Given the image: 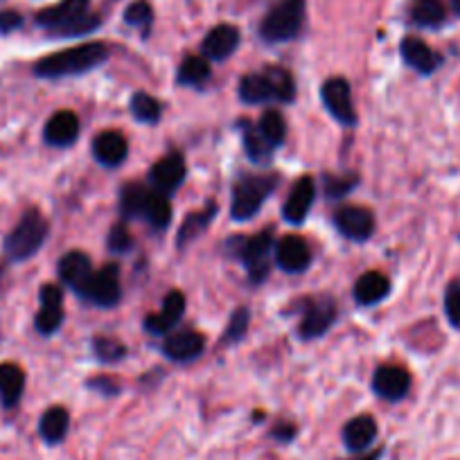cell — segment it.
Masks as SVG:
<instances>
[{
	"instance_id": "cell-1",
	"label": "cell",
	"mask_w": 460,
	"mask_h": 460,
	"mask_svg": "<svg viewBox=\"0 0 460 460\" xmlns=\"http://www.w3.org/2000/svg\"><path fill=\"white\" fill-rule=\"evenodd\" d=\"M106 57H109V50H106L104 43H86V46L68 48V50H61L57 55L43 57L34 66V73L46 79L73 77V75H82L93 70L102 61H106Z\"/></svg>"
},
{
	"instance_id": "cell-2",
	"label": "cell",
	"mask_w": 460,
	"mask_h": 460,
	"mask_svg": "<svg viewBox=\"0 0 460 460\" xmlns=\"http://www.w3.org/2000/svg\"><path fill=\"white\" fill-rule=\"evenodd\" d=\"M88 3L91 0H61L59 5L39 12L37 23L59 37H77V34L91 32L100 25V19L88 14Z\"/></svg>"
},
{
	"instance_id": "cell-3",
	"label": "cell",
	"mask_w": 460,
	"mask_h": 460,
	"mask_svg": "<svg viewBox=\"0 0 460 460\" xmlns=\"http://www.w3.org/2000/svg\"><path fill=\"white\" fill-rule=\"evenodd\" d=\"M48 237V221L39 210H28L5 237V253L14 262L32 258Z\"/></svg>"
},
{
	"instance_id": "cell-4",
	"label": "cell",
	"mask_w": 460,
	"mask_h": 460,
	"mask_svg": "<svg viewBox=\"0 0 460 460\" xmlns=\"http://www.w3.org/2000/svg\"><path fill=\"white\" fill-rule=\"evenodd\" d=\"M305 21V0H280L273 10L264 16L260 25V34L269 43L291 41L298 37Z\"/></svg>"
},
{
	"instance_id": "cell-5",
	"label": "cell",
	"mask_w": 460,
	"mask_h": 460,
	"mask_svg": "<svg viewBox=\"0 0 460 460\" xmlns=\"http://www.w3.org/2000/svg\"><path fill=\"white\" fill-rule=\"evenodd\" d=\"M278 188V176H244L233 190V219L246 221L260 212L273 190Z\"/></svg>"
},
{
	"instance_id": "cell-6",
	"label": "cell",
	"mask_w": 460,
	"mask_h": 460,
	"mask_svg": "<svg viewBox=\"0 0 460 460\" xmlns=\"http://www.w3.org/2000/svg\"><path fill=\"white\" fill-rule=\"evenodd\" d=\"M120 269L118 264H106L100 271H93L91 280L79 296L100 307H113L120 300Z\"/></svg>"
},
{
	"instance_id": "cell-7",
	"label": "cell",
	"mask_w": 460,
	"mask_h": 460,
	"mask_svg": "<svg viewBox=\"0 0 460 460\" xmlns=\"http://www.w3.org/2000/svg\"><path fill=\"white\" fill-rule=\"evenodd\" d=\"M321 97L325 109L330 111V115L336 122L345 127L357 125V111L352 104V91L350 84L345 82L343 77H332L323 84Z\"/></svg>"
},
{
	"instance_id": "cell-8",
	"label": "cell",
	"mask_w": 460,
	"mask_h": 460,
	"mask_svg": "<svg viewBox=\"0 0 460 460\" xmlns=\"http://www.w3.org/2000/svg\"><path fill=\"white\" fill-rule=\"evenodd\" d=\"M273 251V235L271 230H262L260 235L242 240V246L237 249V255L244 262L246 271L253 278V282H262L269 276V255Z\"/></svg>"
},
{
	"instance_id": "cell-9",
	"label": "cell",
	"mask_w": 460,
	"mask_h": 460,
	"mask_svg": "<svg viewBox=\"0 0 460 460\" xmlns=\"http://www.w3.org/2000/svg\"><path fill=\"white\" fill-rule=\"evenodd\" d=\"M334 224L343 237L352 242H366L375 233V215L368 208L343 206L336 210Z\"/></svg>"
},
{
	"instance_id": "cell-10",
	"label": "cell",
	"mask_w": 460,
	"mask_h": 460,
	"mask_svg": "<svg viewBox=\"0 0 460 460\" xmlns=\"http://www.w3.org/2000/svg\"><path fill=\"white\" fill-rule=\"evenodd\" d=\"M314 199H316V183H314L312 176H303L291 188L289 197H287L285 206H282V217L294 226L303 224L307 219L309 210H312Z\"/></svg>"
},
{
	"instance_id": "cell-11",
	"label": "cell",
	"mask_w": 460,
	"mask_h": 460,
	"mask_svg": "<svg viewBox=\"0 0 460 460\" xmlns=\"http://www.w3.org/2000/svg\"><path fill=\"white\" fill-rule=\"evenodd\" d=\"M411 388L409 370L402 366H379L373 377V391L388 402H397L406 397Z\"/></svg>"
},
{
	"instance_id": "cell-12",
	"label": "cell",
	"mask_w": 460,
	"mask_h": 460,
	"mask_svg": "<svg viewBox=\"0 0 460 460\" xmlns=\"http://www.w3.org/2000/svg\"><path fill=\"white\" fill-rule=\"evenodd\" d=\"M336 321V305L330 298L314 300L307 305L303 314V321H300L298 334L303 339H316L323 336Z\"/></svg>"
},
{
	"instance_id": "cell-13",
	"label": "cell",
	"mask_w": 460,
	"mask_h": 460,
	"mask_svg": "<svg viewBox=\"0 0 460 460\" xmlns=\"http://www.w3.org/2000/svg\"><path fill=\"white\" fill-rule=\"evenodd\" d=\"M64 323V294L57 285H43L41 287V309L37 314V330L41 334L50 336Z\"/></svg>"
},
{
	"instance_id": "cell-14",
	"label": "cell",
	"mask_w": 460,
	"mask_h": 460,
	"mask_svg": "<svg viewBox=\"0 0 460 460\" xmlns=\"http://www.w3.org/2000/svg\"><path fill=\"white\" fill-rule=\"evenodd\" d=\"M185 179V163L179 154H170L163 161H158L156 165L149 170V181L154 185V192L158 194H170L176 188H181Z\"/></svg>"
},
{
	"instance_id": "cell-15",
	"label": "cell",
	"mask_w": 460,
	"mask_h": 460,
	"mask_svg": "<svg viewBox=\"0 0 460 460\" xmlns=\"http://www.w3.org/2000/svg\"><path fill=\"white\" fill-rule=\"evenodd\" d=\"M276 262L282 271L287 273H300L309 267L312 262V253L303 237L287 235L278 242L276 246Z\"/></svg>"
},
{
	"instance_id": "cell-16",
	"label": "cell",
	"mask_w": 460,
	"mask_h": 460,
	"mask_svg": "<svg viewBox=\"0 0 460 460\" xmlns=\"http://www.w3.org/2000/svg\"><path fill=\"white\" fill-rule=\"evenodd\" d=\"M79 136V120L73 111H57L46 122L43 138L52 147H70Z\"/></svg>"
},
{
	"instance_id": "cell-17",
	"label": "cell",
	"mask_w": 460,
	"mask_h": 460,
	"mask_svg": "<svg viewBox=\"0 0 460 460\" xmlns=\"http://www.w3.org/2000/svg\"><path fill=\"white\" fill-rule=\"evenodd\" d=\"M237 43H240L237 28H233V25H217L203 39V57L212 61H224L237 50Z\"/></svg>"
},
{
	"instance_id": "cell-18",
	"label": "cell",
	"mask_w": 460,
	"mask_h": 460,
	"mask_svg": "<svg viewBox=\"0 0 460 460\" xmlns=\"http://www.w3.org/2000/svg\"><path fill=\"white\" fill-rule=\"evenodd\" d=\"M185 314V296L181 291H170L167 298L163 300L161 314H152L145 321V327H147L152 334H167L170 330H174L179 325V321Z\"/></svg>"
},
{
	"instance_id": "cell-19",
	"label": "cell",
	"mask_w": 460,
	"mask_h": 460,
	"mask_svg": "<svg viewBox=\"0 0 460 460\" xmlns=\"http://www.w3.org/2000/svg\"><path fill=\"white\" fill-rule=\"evenodd\" d=\"M203 348H206V339H203V334H199L194 330L176 332V334L167 336L165 343H163V352L174 361L197 359L203 352Z\"/></svg>"
},
{
	"instance_id": "cell-20",
	"label": "cell",
	"mask_w": 460,
	"mask_h": 460,
	"mask_svg": "<svg viewBox=\"0 0 460 460\" xmlns=\"http://www.w3.org/2000/svg\"><path fill=\"white\" fill-rule=\"evenodd\" d=\"M341 438H343L345 449L352 451V454H361L377 438V422L370 415H357V418L345 424Z\"/></svg>"
},
{
	"instance_id": "cell-21",
	"label": "cell",
	"mask_w": 460,
	"mask_h": 460,
	"mask_svg": "<svg viewBox=\"0 0 460 460\" xmlns=\"http://www.w3.org/2000/svg\"><path fill=\"white\" fill-rule=\"evenodd\" d=\"M93 276L91 260L88 255H84L82 251H70L64 258L59 260V278L70 287L73 291L82 294L84 287L88 285Z\"/></svg>"
},
{
	"instance_id": "cell-22",
	"label": "cell",
	"mask_w": 460,
	"mask_h": 460,
	"mask_svg": "<svg viewBox=\"0 0 460 460\" xmlns=\"http://www.w3.org/2000/svg\"><path fill=\"white\" fill-rule=\"evenodd\" d=\"M127 152H129L127 138L122 134H118V131H102L93 140V154L106 167L120 165L127 158Z\"/></svg>"
},
{
	"instance_id": "cell-23",
	"label": "cell",
	"mask_w": 460,
	"mask_h": 460,
	"mask_svg": "<svg viewBox=\"0 0 460 460\" xmlns=\"http://www.w3.org/2000/svg\"><path fill=\"white\" fill-rule=\"evenodd\" d=\"M400 50H402V57H404L406 64L422 75L436 73L438 66L442 64L440 55H436V52H433L431 48L422 41V39L406 37L404 41H402Z\"/></svg>"
},
{
	"instance_id": "cell-24",
	"label": "cell",
	"mask_w": 460,
	"mask_h": 460,
	"mask_svg": "<svg viewBox=\"0 0 460 460\" xmlns=\"http://www.w3.org/2000/svg\"><path fill=\"white\" fill-rule=\"evenodd\" d=\"M391 294V280L379 271H368L357 280L355 300L361 305H377Z\"/></svg>"
},
{
	"instance_id": "cell-25",
	"label": "cell",
	"mask_w": 460,
	"mask_h": 460,
	"mask_svg": "<svg viewBox=\"0 0 460 460\" xmlns=\"http://www.w3.org/2000/svg\"><path fill=\"white\" fill-rule=\"evenodd\" d=\"M25 388V373L16 364L0 366V402L5 409H14Z\"/></svg>"
},
{
	"instance_id": "cell-26",
	"label": "cell",
	"mask_w": 460,
	"mask_h": 460,
	"mask_svg": "<svg viewBox=\"0 0 460 460\" xmlns=\"http://www.w3.org/2000/svg\"><path fill=\"white\" fill-rule=\"evenodd\" d=\"M68 429L70 415L64 406H52V409H48L41 415V422H39V433H41V438L48 445H59V442H64V438L68 436Z\"/></svg>"
},
{
	"instance_id": "cell-27",
	"label": "cell",
	"mask_w": 460,
	"mask_h": 460,
	"mask_svg": "<svg viewBox=\"0 0 460 460\" xmlns=\"http://www.w3.org/2000/svg\"><path fill=\"white\" fill-rule=\"evenodd\" d=\"M240 97H242V102H246V104H264V102L276 100L271 82L267 79L264 70L262 73H253V75H246V77H242Z\"/></svg>"
},
{
	"instance_id": "cell-28",
	"label": "cell",
	"mask_w": 460,
	"mask_h": 460,
	"mask_svg": "<svg viewBox=\"0 0 460 460\" xmlns=\"http://www.w3.org/2000/svg\"><path fill=\"white\" fill-rule=\"evenodd\" d=\"M447 12L442 0H415L411 7V19L420 28H438L445 21Z\"/></svg>"
},
{
	"instance_id": "cell-29",
	"label": "cell",
	"mask_w": 460,
	"mask_h": 460,
	"mask_svg": "<svg viewBox=\"0 0 460 460\" xmlns=\"http://www.w3.org/2000/svg\"><path fill=\"white\" fill-rule=\"evenodd\" d=\"M143 219L149 221V226L156 230H163L172 221V206L165 194L149 192L147 206L143 210Z\"/></svg>"
},
{
	"instance_id": "cell-30",
	"label": "cell",
	"mask_w": 460,
	"mask_h": 460,
	"mask_svg": "<svg viewBox=\"0 0 460 460\" xmlns=\"http://www.w3.org/2000/svg\"><path fill=\"white\" fill-rule=\"evenodd\" d=\"M149 199V190L143 188L138 183H129L122 188L120 192V210L122 215L134 219V217H143L145 206H147Z\"/></svg>"
},
{
	"instance_id": "cell-31",
	"label": "cell",
	"mask_w": 460,
	"mask_h": 460,
	"mask_svg": "<svg viewBox=\"0 0 460 460\" xmlns=\"http://www.w3.org/2000/svg\"><path fill=\"white\" fill-rule=\"evenodd\" d=\"M179 84L183 86H201L210 79V64L203 57H188L179 68Z\"/></svg>"
},
{
	"instance_id": "cell-32",
	"label": "cell",
	"mask_w": 460,
	"mask_h": 460,
	"mask_svg": "<svg viewBox=\"0 0 460 460\" xmlns=\"http://www.w3.org/2000/svg\"><path fill=\"white\" fill-rule=\"evenodd\" d=\"M131 113H134L136 120L154 125V122L161 120L163 106L156 97L147 95V93H136V95L131 97Z\"/></svg>"
},
{
	"instance_id": "cell-33",
	"label": "cell",
	"mask_w": 460,
	"mask_h": 460,
	"mask_svg": "<svg viewBox=\"0 0 460 460\" xmlns=\"http://www.w3.org/2000/svg\"><path fill=\"white\" fill-rule=\"evenodd\" d=\"M264 75H267V79L271 82L273 95H276L278 102L294 100L296 84H294V77H291L289 70L278 68V66H269V68H264Z\"/></svg>"
},
{
	"instance_id": "cell-34",
	"label": "cell",
	"mask_w": 460,
	"mask_h": 460,
	"mask_svg": "<svg viewBox=\"0 0 460 460\" xmlns=\"http://www.w3.org/2000/svg\"><path fill=\"white\" fill-rule=\"evenodd\" d=\"M244 149L255 163H269L271 161L273 152H276V147L260 134L258 127H249V129L244 131Z\"/></svg>"
},
{
	"instance_id": "cell-35",
	"label": "cell",
	"mask_w": 460,
	"mask_h": 460,
	"mask_svg": "<svg viewBox=\"0 0 460 460\" xmlns=\"http://www.w3.org/2000/svg\"><path fill=\"white\" fill-rule=\"evenodd\" d=\"M212 217H215V206H208V210L203 212H192L179 230V246H185L188 242H192L194 237L201 235L203 230H206V226L210 224Z\"/></svg>"
},
{
	"instance_id": "cell-36",
	"label": "cell",
	"mask_w": 460,
	"mask_h": 460,
	"mask_svg": "<svg viewBox=\"0 0 460 460\" xmlns=\"http://www.w3.org/2000/svg\"><path fill=\"white\" fill-rule=\"evenodd\" d=\"M258 129H260V134H262L264 138H267L276 149L280 147L282 140H285V136H287V125L278 111H267V113L262 115V120H260Z\"/></svg>"
},
{
	"instance_id": "cell-37",
	"label": "cell",
	"mask_w": 460,
	"mask_h": 460,
	"mask_svg": "<svg viewBox=\"0 0 460 460\" xmlns=\"http://www.w3.org/2000/svg\"><path fill=\"white\" fill-rule=\"evenodd\" d=\"M93 350H95L97 359L106 361V364H113V361L125 359L127 348L118 339H111V336H97L93 341Z\"/></svg>"
},
{
	"instance_id": "cell-38",
	"label": "cell",
	"mask_w": 460,
	"mask_h": 460,
	"mask_svg": "<svg viewBox=\"0 0 460 460\" xmlns=\"http://www.w3.org/2000/svg\"><path fill=\"white\" fill-rule=\"evenodd\" d=\"M249 321H251L249 309L246 307L235 309L233 316H230L228 327H226L224 332V343H235V341H240L242 336L246 334V330H249Z\"/></svg>"
},
{
	"instance_id": "cell-39",
	"label": "cell",
	"mask_w": 460,
	"mask_h": 460,
	"mask_svg": "<svg viewBox=\"0 0 460 460\" xmlns=\"http://www.w3.org/2000/svg\"><path fill=\"white\" fill-rule=\"evenodd\" d=\"M445 314L447 321L460 330V278L451 280V285L445 291Z\"/></svg>"
},
{
	"instance_id": "cell-40",
	"label": "cell",
	"mask_w": 460,
	"mask_h": 460,
	"mask_svg": "<svg viewBox=\"0 0 460 460\" xmlns=\"http://www.w3.org/2000/svg\"><path fill=\"white\" fill-rule=\"evenodd\" d=\"M152 19L154 12L152 7H149V3H145V0H136L134 5L127 7L125 12V21L129 25H134V28H149Z\"/></svg>"
},
{
	"instance_id": "cell-41",
	"label": "cell",
	"mask_w": 460,
	"mask_h": 460,
	"mask_svg": "<svg viewBox=\"0 0 460 460\" xmlns=\"http://www.w3.org/2000/svg\"><path fill=\"white\" fill-rule=\"evenodd\" d=\"M131 244H134V240H131L129 230L125 226H113V230L109 233V249L113 253H127V251H131Z\"/></svg>"
},
{
	"instance_id": "cell-42",
	"label": "cell",
	"mask_w": 460,
	"mask_h": 460,
	"mask_svg": "<svg viewBox=\"0 0 460 460\" xmlns=\"http://www.w3.org/2000/svg\"><path fill=\"white\" fill-rule=\"evenodd\" d=\"M352 185H355V179H345V181L343 179H327L325 190L330 197H343V194L348 192Z\"/></svg>"
},
{
	"instance_id": "cell-43",
	"label": "cell",
	"mask_w": 460,
	"mask_h": 460,
	"mask_svg": "<svg viewBox=\"0 0 460 460\" xmlns=\"http://www.w3.org/2000/svg\"><path fill=\"white\" fill-rule=\"evenodd\" d=\"M23 19L16 12H0V32H12V30L21 28Z\"/></svg>"
},
{
	"instance_id": "cell-44",
	"label": "cell",
	"mask_w": 460,
	"mask_h": 460,
	"mask_svg": "<svg viewBox=\"0 0 460 460\" xmlns=\"http://www.w3.org/2000/svg\"><path fill=\"white\" fill-rule=\"evenodd\" d=\"M294 436H296V429L291 427V424H278V427L273 429V438L280 442H289Z\"/></svg>"
},
{
	"instance_id": "cell-45",
	"label": "cell",
	"mask_w": 460,
	"mask_h": 460,
	"mask_svg": "<svg viewBox=\"0 0 460 460\" xmlns=\"http://www.w3.org/2000/svg\"><path fill=\"white\" fill-rule=\"evenodd\" d=\"M379 456H382V449L373 451V454H366V456H357V458H352V460H379Z\"/></svg>"
},
{
	"instance_id": "cell-46",
	"label": "cell",
	"mask_w": 460,
	"mask_h": 460,
	"mask_svg": "<svg viewBox=\"0 0 460 460\" xmlns=\"http://www.w3.org/2000/svg\"><path fill=\"white\" fill-rule=\"evenodd\" d=\"M451 5H454L456 14H460V0H451Z\"/></svg>"
}]
</instances>
